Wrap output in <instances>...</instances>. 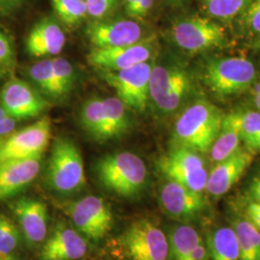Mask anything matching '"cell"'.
<instances>
[{
    "label": "cell",
    "instance_id": "obj_17",
    "mask_svg": "<svg viewBox=\"0 0 260 260\" xmlns=\"http://www.w3.org/2000/svg\"><path fill=\"white\" fill-rule=\"evenodd\" d=\"M83 236L65 223L57 224L41 251V260H77L87 253Z\"/></svg>",
    "mask_w": 260,
    "mask_h": 260
},
{
    "label": "cell",
    "instance_id": "obj_33",
    "mask_svg": "<svg viewBox=\"0 0 260 260\" xmlns=\"http://www.w3.org/2000/svg\"><path fill=\"white\" fill-rule=\"evenodd\" d=\"M239 19L245 31L260 36V0H251Z\"/></svg>",
    "mask_w": 260,
    "mask_h": 260
},
{
    "label": "cell",
    "instance_id": "obj_43",
    "mask_svg": "<svg viewBox=\"0 0 260 260\" xmlns=\"http://www.w3.org/2000/svg\"><path fill=\"white\" fill-rule=\"evenodd\" d=\"M0 260H16L12 254H0Z\"/></svg>",
    "mask_w": 260,
    "mask_h": 260
},
{
    "label": "cell",
    "instance_id": "obj_3",
    "mask_svg": "<svg viewBox=\"0 0 260 260\" xmlns=\"http://www.w3.org/2000/svg\"><path fill=\"white\" fill-rule=\"evenodd\" d=\"M47 177L51 187L59 193H74L85 185L83 159L73 141L68 138L55 140Z\"/></svg>",
    "mask_w": 260,
    "mask_h": 260
},
{
    "label": "cell",
    "instance_id": "obj_40",
    "mask_svg": "<svg viewBox=\"0 0 260 260\" xmlns=\"http://www.w3.org/2000/svg\"><path fill=\"white\" fill-rule=\"evenodd\" d=\"M248 195L251 201L260 202V175L251 180L248 188Z\"/></svg>",
    "mask_w": 260,
    "mask_h": 260
},
{
    "label": "cell",
    "instance_id": "obj_21",
    "mask_svg": "<svg viewBox=\"0 0 260 260\" xmlns=\"http://www.w3.org/2000/svg\"><path fill=\"white\" fill-rule=\"evenodd\" d=\"M240 112L223 116L221 129L209 149L211 160L218 163L231 156L240 148Z\"/></svg>",
    "mask_w": 260,
    "mask_h": 260
},
{
    "label": "cell",
    "instance_id": "obj_10",
    "mask_svg": "<svg viewBox=\"0 0 260 260\" xmlns=\"http://www.w3.org/2000/svg\"><path fill=\"white\" fill-rule=\"evenodd\" d=\"M51 137V122L44 117L22 129L15 130L0 141V161L40 157Z\"/></svg>",
    "mask_w": 260,
    "mask_h": 260
},
{
    "label": "cell",
    "instance_id": "obj_12",
    "mask_svg": "<svg viewBox=\"0 0 260 260\" xmlns=\"http://www.w3.org/2000/svg\"><path fill=\"white\" fill-rule=\"evenodd\" d=\"M153 51V39L144 38L129 46L110 48L94 47L87 56V61L90 65L105 72H117L149 62Z\"/></svg>",
    "mask_w": 260,
    "mask_h": 260
},
{
    "label": "cell",
    "instance_id": "obj_24",
    "mask_svg": "<svg viewBox=\"0 0 260 260\" xmlns=\"http://www.w3.org/2000/svg\"><path fill=\"white\" fill-rule=\"evenodd\" d=\"M240 260H260V231L248 219L237 218L233 222Z\"/></svg>",
    "mask_w": 260,
    "mask_h": 260
},
{
    "label": "cell",
    "instance_id": "obj_37",
    "mask_svg": "<svg viewBox=\"0 0 260 260\" xmlns=\"http://www.w3.org/2000/svg\"><path fill=\"white\" fill-rule=\"evenodd\" d=\"M152 4L153 0H138L135 5L126 12V14L132 19L144 18L152 7Z\"/></svg>",
    "mask_w": 260,
    "mask_h": 260
},
{
    "label": "cell",
    "instance_id": "obj_39",
    "mask_svg": "<svg viewBox=\"0 0 260 260\" xmlns=\"http://www.w3.org/2000/svg\"><path fill=\"white\" fill-rule=\"evenodd\" d=\"M247 219L260 231V202L250 201L246 208Z\"/></svg>",
    "mask_w": 260,
    "mask_h": 260
},
{
    "label": "cell",
    "instance_id": "obj_19",
    "mask_svg": "<svg viewBox=\"0 0 260 260\" xmlns=\"http://www.w3.org/2000/svg\"><path fill=\"white\" fill-rule=\"evenodd\" d=\"M22 233L30 244H39L47 238L48 213L47 205L40 201L22 199L12 205Z\"/></svg>",
    "mask_w": 260,
    "mask_h": 260
},
{
    "label": "cell",
    "instance_id": "obj_38",
    "mask_svg": "<svg viewBox=\"0 0 260 260\" xmlns=\"http://www.w3.org/2000/svg\"><path fill=\"white\" fill-rule=\"evenodd\" d=\"M27 0H0V17H7L19 11Z\"/></svg>",
    "mask_w": 260,
    "mask_h": 260
},
{
    "label": "cell",
    "instance_id": "obj_6",
    "mask_svg": "<svg viewBox=\"0 0 260 260\" xmlns=\"http://www.w3.org/2000/svg\"><path fill=\"white\" fill-rule=\"evenodd\" d=\"M172 37L178 47L191 53L223 47L226 42L222 25L199 16L177 20L172 26Z\"/></svg>",
    "mask_w": 260,
    "mask_h": 260
},
{
    "label": "cell",
    "instance_id": "obj_13",
    "mask_svg": "<svg viewBox=\"0 0 260 260\" xmlns=\"http://www.w3.org/2000/svg\"><path fill=\"white\" fill-rule=\"evenodd\" d=\"M0 105L18 121L37 117L47 109L48 103L27 82L14 78L3 86Z\"/></svg>",
    "mask_w": 260,
    "mask_h": 260
},
{
    "label": "cell",
    "instance_id": "obj_31",
    "mask_svg": "<svg viewBox=\"0 0 260 260\" xmlns=\"http://www.w3.org/2000/svg\"><path fill=\"white\" fill-rule=\"evenodd\" d=\"M52 60V69L55 79L58 96L65 95L73 89L75 82V71L73 65L63 57H55Z\"/></svg>",
    "mask_w": 260,
    "mask_h": 260
},
{
    "label": "cell",
    "instance_id": "obj_2",
    "mask_svg": "<svg viewBox=\"0 0 260 260\" xmlns=\"http://www.w3.org/2000/svg\"><path fill=\"white\" fill-rule=\"evenodd\" d=\"M96 174L104 187L122 197L138 194L146 184L148 177L145 162L128 151L102 158L96 165Z\"/></svg>",
    "mask_w": 260,
    "mask_h": 260
},
{
    "label": "cell",
    "instance_id": "obj_26",
    "mask_svg": "<svg viewBox=\"0 0 260 260\" xmlns=\"http://www.w3.org/2000/svg\"><path fill=\"white\" fill-rule=\"evenodd\" d=\"M205 13L211 19L231 21L239 18L251 0H201Z\"/></svg>",
    "mask_w": 260,
    "mask_h": 260
},
{
    "label": "cell",
    "instance_id": "obj_16",
    "mask_svg": "<svg viewBox=\"0 0 260 260\" xmlns=\"http://www.w3.org/2000/svg\"><path fill=\"white\" fill-rule=\"evenodd\" d=\"M160 203L168 215L178 220L193 219L205 207L203 194L169 179L161 189Z\"/></svg>",
    "mask_w": 260,
    "mask_h": 260
},
{
    "label": "cell",
    "instance_id": "obj_25",
    "mask_svg": "<svg viewBox=\"0 0 260 260\" xmlns=\"http://www.w3.org/2000/svg\"><path fill=\"white\" fill-rule=\"evenodd\" d=\"M203 240L195 229L189 224H179L173 229L170 235V252L174 260H188Z\"/></svg>",
    "mask_w": 260,
    "mask_h": 260
},
{
    "label": "cell",
    "instance_id": "obj_5",
    "mask_svg": "<svg viewBox=\"0 0 260 260\" xmlns=\"http://www.w3.org/2000/svg\"><path fill=\"white\" fill-rule=\"evenodd\" d=\"M121 244L129 260H168L171 254L166 234L148 219L131 223L122 233Z\"/></svg>",
    "mask_w": 260,
    "mask_h": 260
},
{
    "label": "cell",
    "instance_id": "obj_9",
    "mask_svg": "<svg viewBox=\"0 0 260 260\" xmlns=\"http://www.w3.org/2000/svg\"><path fill=\"white\" fill-rule=\"evenodd\" d=\"M152 67L150 62L129 69L105 72V81L116 91L125 106L136 111H145L149 99V79Z\"/></svg>",
    "mask_w": 260,
    "mask_h": 260
},
{
    "label": "cell",
    "instance_id": "obj_20",
    "mask_svg": "<svg viewBox=\"0 0 260 260\" xmlns=\"http://www.w3.org/2000/svg\"><path fill=\"white\" fill-rule=\"evenodd\" d=\"M66 45V35L61 26L51 19L37 22L28 34L25 46L34 57L58 55Z\"/></svg>",
    "mask_w": 260,
    "mask_h": 260
},
{
    "label": "cell",
    "instance_id": "obj_1",
    "mask_svg": "<svg viewBox=\"0 0 260 260\" xmlns=\"http://www.w3.org/2000/svg\"><path fill=\"white\" fill-rule=\"evenodd\" d=\"M223 114L206 101H198L178 117L174 137L177 146L205 153L209 151L221 129Z\"/></svg>",
    "mask_w": 260,
    "mask_h": 260
},
{
    "label": "cell",
    "instance_id": "obj_36",
    "mask_svg": "<svg viewBox=\"0 0 260 260\" xmlns=\"http://www.w3.org/2000/svg\"><path fill=\"white\" fill-rule=\"evenodd\" d=\"M17 120L8 115L0 105V141L5 139L12 132L16 130Z\"/></svg>",
    "mask_w": 260,
    "mask_h": 260
},
{
    "label": "cell",
    "instance_id": "obj_22",
    "mask_svg": "<svg viewBox=\"0 0 260 260\" xmlns=\"http://www.w3.org/2000/svg\"><path fill=\"white\" fill-rule=\"evenodd\" d=\"M209 260H240L239 246L232 226H221L208 236Z\"/></svg>",
    "mask_w": 260,
    "mask_h": 260
},
{
    "label": "cell",
    "instance_id": "obj_18",
    "mask_svg": "<svg viewBox=\"0 0 260 260\" xmlns=\"http://www.w3.org/2000/svg\"><path fill=\"white\" fill-rule=\"evenodd\" d=\"M41 158L0 161V201L17 195L38 177Z\"/></svg>",
    "mask_w": 260,
    "mask_h": 260
},
{
    "label": "cell",
    "instance_id": "obj_7",
    "mask_svg": "<svg viewBox=\"0 0 260 260\" xmlns=\"http://www.w3.org/2000/svg\"><path fill=\"white\" fill-rule=\"evenodd\" d=\"M191 89L185 71L177 67L154 66L149 79V99L164 114L176 111Z\"/></svg>",
    "mask_w": 260,
    "mask_h": 260
},
{
    "label": "cell",
    "instance_id": "obj_45",
    "mask_svg": "<svg viewBox=\"0 0 260 260\" xmlns=\"http://www.w3.org/2000/svg\"><path fill=\"white\" fill-rule=\"evenodd\" d=\"M2 75H3V69L0 67V78L2 77Z\"/></svg>",
    "mask_w": 260,
    "mask_h": 260
},
{
    "label": "cell",
    "instance_id": "obj_8",
    "mask_svg": "<svg viewBox=\"0 0 260 260\" xmlns=\"http://www.w3.org/2000/svg\"><path fill=\"white\" fill-rule=\"evenodd\" d=\"M159 168L169 180L203 194L206 188L208 173L199 152L176 146L159 160Z\"/></svg>",
    "mask_w": 260,
    "mask_h": 260
},
{
    "label": "cell",
    "instance_id": "obj_28",
    "mask_svg": "<svg viewBox=\"0 0 260 260\" xmlns=\"http://www.w3.org/2000/svg\"><path fill=\"white\" fill-rule=\"evenodd\" d=\"M241 139L251 152H260V113L240 112Z\"/></svg>",
    "mask_w": 260,
    "mask_h": 260
},
{
    "label": "cell",
    "instance_id": "obj_42",
    "mask_svg": "<svg viewBox=\"0 0 260 260\" xmlns=\"http://www.w3.org/2000/svg\"><path fill=\"white\" fill-rule=\"evenodd\" d=\"M137 1H138V0H122V2H123V4H124L125 11L127 12L128 10L131 9V8L135 5V3H136Z\"/></svg>",
    "mask_w": 260,
    "mask_h": 260
},
{
    "label": "cell",
    "instance_id": "obj_4",
    "mask_svg": "<svg viewBox=\"0 0 260 260\" xmlns=\"http://www.w3.org/2000/svg\"><path fill=\"white\" fill-rule=\"evenodd\" d=\"M256 78L255 67L244 57H229L211 61L205 67L204 79L212 93L231 95L251 87Z\"/></svg>",
    "mask_w": 260,
    "mask_h": 260
},
{
    "label": "cell",
    "instance_id": "obj_35",
    "mask_svg": "<svg viewBox=\"0 0 260 260\" xmlns=\"http://www.w3.org/2000/svg\"><path fill=\"white\" fill-rule=\"evenodd\" d=\"M15 62V51L9 35L0 27V67L11 69Z\"/></svg>",
    "mask_w": 260,
    "mask_h": 260
},
{
    "label": "cell",
    "instance_id": "obj_44",
    "mask_svg": "<svg viewBox=\"0 0 260 260\" xmlns=\"http://www.w3.org/2000/svg\"><path fill=\"white\" fill-rule=\"evenodd\" d=\"M169 2H171L172 4H178V3H180L182 0H168Z\"/></svg>",
    "mask_w": 260,
    "mask_h": 260
},
{
    "label": "cell",
    "instance_id": "obj_11",
    "mask_svg": "<svg viewBox=\"0 0 260 260\" xmlns=\"http://www.w3.org/2000/svg\"><path fill=\"white\" fill-rule=\"evenodd\" d=\"M68 213L78 233L93 241L102 240L111 231V208L98 196H87L72 204Z\"/></svg>",
    "mask_w": 260,
    "mask_h": 260
},
{
    "label": "cell",
    "instance_id": "obj_14",
    "mask_svg": "<svg viewBox=\"0 0 260 260\" xmlns=\"http://www.w3.org/2000/svg\"><path fill=\"white\" fill-rule=\"evenodd\" d=\"M86 35L95 48L129 46L144 39L142 26L132 19H94L87 26Z\"/></svg>",
    "mask_w": 260,
    "mask_h": 260
},
{
    "label": "cell",
    "instance_id": "obj_29",
    "mask_svg": "<svg viewBox=\"0 0 260 260\" xmlns=\"http://www.w3.org/2000/svg\"><path fill=\"white\" fill-rule=\"evenodd\" d=\"M51 4L58 18L69 26L78 24L88 15L85 0H51Z\"/></svg>",
    "mask_w": 260,
    "mask_h": 260
},
{
    "label": "cell",
    "instance_id": "obj_32",
    "mask_svg": "<svg viewBox=\"0 0 260 260\" xmlns=\"http://www.w3.org/2000/svg\"><path fill=\"white\" fill-rule=\"evenodd\" d=\"M20 235L15 223L5 215H0V254H12L19 247Z\"/></svg>",
    "mask_w": 260,
    "mask_h": 260
},
{
    "label": "cell",
    "instance_id": "obj_15",
    "mask_svg": "<svg viewBox=\"0 0 260 260\" xmlns=\"http://www.w3.org/2000/svg\"><path fill=\"white\" fill-rule=\"evenodd\" d=\"M252 161L253 152L239 148L231 156L218 162L208 174L205 190L213 197L224 195L241 178Z\"/></svg>",
    "mask_w": 260,
    "mask_h": 260
},
{
    "label": "cell",
    "instance_id": "obj_27",
    "mask_svg": "<svg viewBox=\"0 0 260 260\" xmlns=\"http://www.w3.org/2000/svg\"><path fill=\"white\" fill-rule=\"evenodd\" d=\"M106 114L109 138L113 139L122 135L129 127V121L125 111V105L119 98L103 99Z\"/></svg>",
    "mask_w": 260,
    "mask_h": 260
},
{
    "label": "cell",
    "instance_id": "obj_30",
    "mask_svg": "<svg viewBox=\"0 0 260 260\" xmlns=\"http://www.w3.org/2000/svg\"><path fill=\"white\" fill-rule=\"evenodd\" d=\"M29 76L44 93L58 96L51 59L41 60L31 66Z\"/></svg>",
    "mask_w": 260,
    "mask_h": 260
},
{
    "label": "cell",
    "instance_id": "obj_34",
    "mask_svg": "<svg viewBox=\"0 0 260 260\" xmlns=\"http://www.w3.org/2000/svg\"><path fill=\"white\" fill-rule=\"evenodd\" d=\"M118 0H85L88 15L94 19H103L115 8Z\"/></svg>",
    "mask_w": 260,
    "mask_h": 260
},
{
    "label": "cell",
    "instance_id": "obj_23",
    "mask_svg": "<svg viewBox=\"0 0 260 260\" xmlns=\"http://www.w3.org/2000/svg\"><path fill=\"white\" fill-rule=\"evenodd\" d=\"M81 123L95 139L110 140L103 99L93 98L84 103L81 110Z\"/></svg>",
    "mask_w": 260,
    "mask_h": 260
},
{
    "label": "cell",
    "instance_id": "obj_41",
    "mask_svg": "<svg viewBox=\"0 0 260 260\" xmlns=\"http://www.w3.org/2000/svg\"><path fill=\"white\" fill-rule=\"evenodd\" d=\"M253 101H254V104L256 106V108L260 111V80L257 83L254 85L253 87Z\"/></svg>",
    "mask_w": 260,
    "mask_h": 260
}]
</instances>
